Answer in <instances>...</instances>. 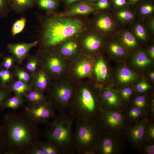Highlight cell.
<instances>
[{"label":"cell","instance_id":"cell-50","mask_svg":"<svg viewBox=\"0 0 154 154\" xmlns=\"http://www.w3.org/2000/svg\"><path fill=\"white\" fill-rule=\"evenodd\" d=\"M148 134L149 137L151 139H154V127L153 126L150 127L148 130Z\"/></svg>","mask_w":154,"mask_h":154},{"label":"cell","instance_id":"cell-3","mask_svg":"<svg viewBox=\"0 0 154 154\" xmlns=\"http://www.w3.org/2000/svg\"><path fill=\"white\" fill-rule=\"evenodd\" d=\"M76 117L75 114L71 111L67 114L60 113L51 121L47 122V128L40 135L55 145L62 154H74L75 150L73 144L72 127Z\"/></svg>","mask_w":154,"mask_h":154},{"label":"cell","instance_id":"cell-35","mask_svg":"<svg viewBox=\"0 0 154 154\" xmlns=\"http://www.w3.org/2000/svg\"><path fill=\"white\" fill-rule=\"evenodd\" d=\"M11 92L7 87L0 86V112L3 110V105L6 100L11 96Z\"/></svg>","mask_w":154,"mask_h":154},{"label":"cell","instance_id":"cell-32","mask_svg":"<svg viewBox=\"0 0 154 154\" xmlns=\"http://www.w3.org/2000/svg\"><path fill=\"white\" fill-rule=\"evenodd\" d=\"M134 62L137 66L144 67L150 64L151 61L144 53L141 52H138L135 56Z\"/></svg>","mask_w":154,"mask_h":154},{"label":"cell","instance_id":"cell-15","mask_svg":"<svg viewBox=\"0 0 154 154\" xmlns=\"http://www.w3.org/2000/svg\"><path fill=\"white\" fill-rule=\"evenodd\" d=\"M49 75L41 66L32 75L33 87L44 94L46 93L52 81Z\"/></svg>","mask_w":154,"mask_h":154},{"label":"cell","instance_id":"cell-52","mask_svg":"<svg viewBox=\"0 0 154 154\" xmlns=\"http://www.w3.org/2000/svg\"><path fill=\"white\" fill-rule=\"evenodd\" d=\"M149 54L151 57L154 58V47L153 46L149 50Z\"/></svg>","mask_w":154,"mask_h":154},{"label":"cell","instance_id":"cell-11","mask_svg":"<svg viewBox=\"0 0 154 154\" xmlns=\"http://www.w3.org/2000/svg\"><path fill=\"white\" fill-rule=\"evenodd\" d=\"M78 36L66 40L52 50L66 60L70 61H73L81 54Z\"/></svg>","mask_w":154,"mask_h":154},{"label":"cell","instance_id":"cell-57","mask_svg":"<svg viewBox=\"0 0 154 154\" xmlns=\"http://www.w3.org/2000/svg\"><path fill=\"white\" fill-rule=\"evenodd\" d=\"M56 0V1H58V0Z\"/></svg>","mask_w":154,"mask_h":154},{"label":"cell","instance_id":"cell-2","mask_svg":"<svg viewBox=\"0 0 154 154\" xmlns=\"http://www.w3.org/2000/svg\"><path fill=\"white\" fill-rule=\"evenodd\" d=\"M38 43L41 50H52L66 40L78 36L89 26L86 16H66L55 12L40 17Z\"/></svg>","mask_w":154,"mask_h":154},{"label":"cell","instance_id":"cell-56","mask_svg":"<svg viewBox=\"0 0 154 154\" xmlns=\"http://www.w3.org/2000/svg\"><path fill=\"white\" fill-rule=\"evenodd\" d=\"M3 55V54L2 53L0 54V57H2Z\"/></svg>","mask_w":154,"mask_h":154},{"label":"cell","instance_id":"cell-26","mask_svg":"<svg viewBox=\"0 0 154 154\" xmlns=\"http://www.w3.org/2000/svg\"><path fill=\"white\" fill-rule=\"evenodd\" d=\"M38 147L42 151L44 154H62L58 148L52 142H39L38 145Z\"/></svg>","mask_w":154,"mask_h":154},{"label":"cell","instance_id":"cell-40","mask_svg":"<svg viewBox=\"0 0 154 154\" xmlns=\"http://www.w3.org/2000/svg\"><path fill=\"white\" fill-rule=\"evenodd\" d=\"M6 149L2 127L0 125V154H5Z\"/></svg>","mask_w":154,"mask_h":154},{"label":"cell","instance_id":"cell-19","mask_svg":"<svg viewBox=\"0 0 154 154\" xmlns=\"http://www.w3.org/2000/svg\"><path fill=\"white\" fill-rule=\"evenodd\" d=\"M6 87L15 95L24 97L26 93L33 87L31 83H27L18 80H13Z\"/></svg>","mask_w":154,"mask_h":154},{"label":"cell","instance_id":"cell-27","mask_svg":"<svg viewBox=\"0 0 154 154\" xmlns=\"http://www.w3.org/2000/svg\"><path fill=\"white\" fill-rule=\"evenodd\" d=\"M36 4L47 13L54 12L59 6L58 1L56 0H36Z\"/></svg>","mask_w":154,"mask_h":154},{"label":"cell","instance_id":"cell-4","mask_svg":"<svg viewBox=\"0 0 154 154\" xmlns=\"http://www.w3.org/2000/svg\"><path fill=\"white\" fill-rule=\"evenodd\" d=\"M99 108L96 96L87 80L76 84L68 109L74 113L77 118L93 121Z\"/></svg>","mask_w":154,"mask_h":154},{"label":"cell","instance_id":"cell-12","mask_svg":"<svg viewBox=\"0 0 154 154\" xmlns=\"http://www.w3.org/2000/svg\"><path fill=\"white\" fill-rule=\"evenodd\" d=\"M114 26L112 18L104 12H97L89 20L88 27L102 37L111 31Z\"/></svg>","mask_w":154,"mask_h":154},{"label":"cell","instance_id":"cell-37","mask_svg":"<svg viewBox=\"0 0 154 154\" xmlns=\"http://www.w3.org/2000/svg\"><path fill=\"white\" fill-rule=\"evenodd\" d=\"M10 10L9 0H0V18L6 17Z\"/></svg>","mask_w":154,"mask_h":154},{"label":"cell","instance_id":"cell-8","mask_svg":"<svg viewBox=\"0 0 154 154\" xmlns=\"http://www.w3.org/2000/svg\"><path fill=\"white\" fill-rule=\"evenodd\" d=\"M95 58L81 54L71 61L66 76L76 84L91 78Z\"/></svg>","mask_w":154,"mask_h":154},{"label":"cell","instance_id":"cell-43","mask_svg":"<svg viewBox=\"0 0 154 154\" xmlns=\"http://www.w3.org/2000/svg\"><path fill=\"white\" fill-rule=\"evenodd\" d=\"M153 6L150 4H147L143 5L140 9L141 13L146 15L151 13L153 10Z\"/></svg>","mask_w":154,"mask_h":154},{"label":"cell","instance_id":"cell-39","mask_svg":"<svg viewBox=\"0 0 154 154\" xmlns=\"http://www.w3.org/2000/svg\"><path fill=\"white\" fill-rule=\"evenodd\" d=\"M135 33L140 39L145 40L146 37V33L144 27L141 24H138L135 27Z\"/></svg>","mask_w":154,"mask_h":154},{"label":"cell","instance_id":"cell-28","mask_svg":"<svg viewBox=\"0 0 154 154\" xmlns=\"http://www.w3.org/2000/svg\"><path fill=\"white\" fill-rule=\"evenodd\" d=\"M13 73L17 80L27 83H31L32 75L24 68L15 65L13 67Z\"/></svg>","mask_w":154,"mask_h":154},{"label":"cell","instance_id":"cell-5","mask_svg":"<svg viewBox=\"0 0 154 154\" xmlns=\"http://www.w3.org/2000/svg\"><path fill=\"white\" fill-rule=\"evenodd\" d=\"M93 121L77 118L76 127L73 132L74 148L80 154L96 153L100 134Z\"/></svg>","mask_w":154,"mask_h":154},{"label":"cell","instance_id":"cell-24","mask_svg":"<svg viewBox=\"0 0 154 154\" xmlns=\"http://www.w3.org/2000/svg\"><path fill=\"white\" fill-rule=\"evenodd\" d=\"M145 130L144 123L142 122L138 123L130 129L129 135L131 138L135 142H140L143 138Z\"/></svg>","mask_w":154,"mask_h":154},{"label":"cell","instance_id":"cell-46","mask_svg":"<svg viewBox=\"0 0 154 154\" xmlns=\"http://www.w3.org/2000/svg\"><path fill=\"white\" fill-rule=\"evenodd\" d=\"M132 93V90L131 88H126L121 91V94L123 98L127 99L130 96Z\"/></svg>","mask_w":154,"mask_h":154},{"label":"cell","instance_id":"cell-7","mask_svg":"<svg viewBox=\"0 0 154 154\" xmlns=\"http://www.w3.org/2000/svg\"><path fill=\"white\" fill-rule=\"evenodd\" d=\"M40 60V66L52 80L66 76L71 61L66 60L52 50H39L37 52Z\"/></svg>","mask_w":154,"mask_h":154},{"label":"cell","instance_id":"cell-22","mask_svg":"<svg viewBox=\"0 0 154 154\" xmlns=\"http://www.w3.org/2000/svg\"><path fill=\"white\" fill-rule=\"evenodd\" d=\"M25 100L23 96L15 95L8 98L4 102L3 109L9 108L16 110L22 106Z\"/></svg>","mask_w":154,"mask_h":154},{"label":"cell","instance_id":"cell-20","mask_svg":"<svg viewBox=\"0 0 154 154\" xmlns=\"http://www.w3.org/2000/svg\"><path fill=\"white\" fill-rule=\"evenodd\" d=\"M35 4L36 0H9L11 9L18 13L24 12Z\"/></svg>","mask_w":154,"mask_h":154},{"label":"cell","instance_id":"cell-51","mask_svg":"<svg viewBox=\"0 0 154 154\" xmlns=\"http://www.w3.org/2000/svg\"><path fill=\"white\" fill-rule=\"evenodd\" d=\"M145 151L148 154H153L154 153V145H151L147 146L145 148Z\"/></svg>","mask_w":154,"mask_h":154},{"label":"cell","instance_id":"cell-45","mask_svg":"<svg viewBox=\"0 0 154 154\" xmlns=\"http://www.w3.org/2000/svg\"><path fill=\"white\" fill-rule=\"evenodd\" d=\"M149 87V85L146 82H143L138 84L136 88L138 92H143L148 90Z\"/></svg>","mask_w":154,"mask_h":154},{"label":"cell","instance_id":"cell-47","mask_svg":"<svg viewBox=\"0 0 154 154\" xmlns=\"http://www.w3.org/2000/svg\"><path fill=\"white\" fill-rule=\"evenodd\" d=\"M126 0H114V4L116 7H121L126 3Z\"/></svg>","mask_w":154,"mask_h":154},{"label":"cell","instance_id":"cell-9","mask_svg":"<svg viewBox=\"0 0 154 154\" xmlns=\"http://www.w3.org/2000/svg\"><path fill=\"white\" fill-rule=\"evenodd\" d=\"M37 124L46 123L56 116L55 110L47 100L34 104H28L23 111Z\"/></svg>","mask_w":154,"mask_h":154},{"label":"cell","instance_id":"cell-33","mask_svg":"<svg viewBox=\"0 0 154 154\" xmlns=\"http://www.w3.org/2000/svg\"><path fill=\"white\" fill-rule=\"evenodd\" d=\"M122 40L123 44L129 48H133L137 44L136 40L131 33L126 32H125L122 37Z\"/></svg>","mask_w":154,"mask_h":154},{"label":"cell","instance_id":"cell-30","mask_svg":"<svg viewBox=\"0 0 154 154\" xmlns=\"http://www.w3.org/2000/svg\"><path fill=\"white\" fill-rule=\"evenodd\" d=\"M119 80L121 82L126 83L134 80L135 75L131 70L126 68L121 69L118 74Z\"/></svg>","mask_w":154,"mask_h":154},{"label":"cell","instance_id":"cell-36","mask_svg":"<svg viewBox=\"0 0 154 154\" xmlns=\"http://www.w3.org/2000/svg\"><path fill=\"white\" fill-rule=\"evenodd\" d=\"M116 16L118 19L123 21H128L133 18V13L130 11L125 9L121 10L117 13Z\"/></svg>","mask_w":154,"mask_h":154},{"label":"cell","instance_id":"cell-31","mask_svg":"<svg viewBox=\"0 0 154 154\" xmlns=\"http://www.w3.org/2000/svg\"><path fill=\"white\" fill-rule=\"evenodd\" d=\"M26 23V20L22 17L16 21L13 24L11 29L12 35L15 36L21 32L25 28Z\"/></svg>","mask_w":154,"mask_h":154},{"label":"cell","instance_id":"cell-53","mask_svg":"<svg viewBox=\"0 0 154 154\" xmlns=\"http://www.w3.org/2000/svg\"><path fill=\"white\" fill-rule=\"evenodd\" d=\"M150 77L151 78L152 80H154V73L153 72L150 73L149 75Z\"/></svg>","mask_w":154,"mask_h":154},{"label":"cell","instance_id":"cell-41","mask_svg":"<svg viewBox=\"0 0 154 154\" xmlns=\"http://www.w3.org/2000/svg\"><path fill=\"white\" fill-rule=\"evenodd\" d=\"M92 4L95 8L99 9H106L108 7L109 4L108 0H98L96 3Z\"/></svg>","mask_w":154,"mask_h":154},{"label":"cell","instance_id":"cell-38","mask_svg":"<svg viewBox=\"0 0 154 154\" xmlns=\"http://www.w3.org/2000/svg\"><path fill=\"white\" fill-rule=\"evenodd\" d=\"M109 48L110 51L115 55L121 56L124 54V51L123 48L117 43H112L110 46Z\"/></svg>","mask_w":154,"mask_h":154},{"label":"cell","instance_id":"cell-49","mask_svg":"<svg viewBox=\"0 0 154 154\" xmlns=\"http://www.w3.org/2000/svg\"><path fill=\"white\" fill-rule=\"evenodd\" d=\"M82 0H63L66 8L68 7L73 3Z\"/></svg>","mask_w":154,"mask_h":154},{"label":"cell","instance_id":"cell-48","mask_svg":"<svg viewBox=\"0 0 154 154\" xmlns=\"http://www.w3.org/2000/svg\"><path fill=\"white\" fill-rule=\"evenodd\" d=\"M30 154H44V153L37 145L33 149Z\"/></svg>","mask_w":154,"mask_h":154},{"label":"cell","instance_id":"cell-14","mask_svg":"<svg viewBox=\"0 0 154 154\" xmlns=\"http://www.w3.org/2000/svg\"><path fill=\"white\" fill-rule=\"evenodd\" d=\"M38 40L32 42L9 43L7 45L8 51L15 58L16 62L20 64L28 56L31 49L36 46L38 43Z\"/></svg>","mask_w":154,"mask_h":154},{"label":"cell","instance_id":"cell-13","mask_svg":"<svg viewBox=\"0 0 154 154\" xmlns=\"http://www.w3.org/2000/svg\"><path fill=\"white\" fill-rule=\"evenodd\" d=\"M95 8L91 3L84 0H81L75 2L62 12L57 13L60 15L74 16H86L94 13Z\"/></svg>","mask_w":154,"mask_h":154},{"label":"cell","instance_id":"cell-29","mask_svg":"<svg viewBox=\"0 0 154 154\" xmlns=\"http://www.w3.org/2000/svg\"><path fill=\"white\" fill-rule=\"evenodd\" d=\"M11 70H6L0 67V86L6 87L13 80L14 76Z\"/></svg>","mask_w":154,"mask_h":154},{"label":"cell","instance_id":"cell-17","mask_svg":"<svg viewBox=\"0 0 154 154\" xmlns=\"http://www.w3.org/2000/svg\"><path fill=\"white\" fill-rule=\"evenodd\" d=\"M95 58L92 74L98 82H103L106 79L108 70L106 64L102 57ZM92 76V75H91Z\"/></svg>","mask_w":154,"mask_h":154},{"label":"cell","instance_id":"cell-1","mask_svg":"<svg viewBox=\"0 0 154 154\" xmlns=\"http://www.w3.org/2000/svg\"><path fill=\"white\" fill-rule=\"evenodd\" d=\"M5 154H30L38 144L40 135L37 124L24 112H9L3 117Z\"/></svg>","mask_w":154,"mask_h":154},{"label":"cell","instance_id":"cell-21","mask_svg":"<svg viewBox=\"0 0 154 154\" xmlns=\"http://www.w3.org/2000/svg\"><path fill=\"white\" fill-rule=\"evenodd\" d=\"M28 104L37 103L46 100L44 94L33 87L29 90L24 97Z\"/></svg>","mask_w":154,"mask_h":154},{"label":"cell","instance_id":"cell-23","mask_svg":"<svg viewBox=\"0 0 154 154\" xmlns=\"http://www.w3.org/2000/svg\"><path fill=\"white\" fill-rule=\"evenodd\" d=\"M102 106L106 104L111 107L117 106L119 104V99L116 94L109 90H105L101 93Z\"/></svg>","mask_w":154,"mask_h":154},{"label":"cell","instance_id":"cell-42","mask_svg":"<svg viewBox=\"0 0 154 154\" xmlns=\"http://www.w3.org/2000/svg\"><path fill=\"white\" fill-rule=\"evenodd\" d=\"M141 109L138 108H131L129 111V116L132 119H136L140 116L143 113Z\"/></svg>","mask_w":154,"mask_h":154},{"label":"cell","instance_id":"cell-55","mask_svg":"<svg viewBox=\"0 0 154 154\" xmlns=\"http://www.w3.org/2000/svg\"><path fill=\"white\" fill-rule=\"evenodd\" d=\"M129 0L131 3H134L136 2H137L138 0Z\"/></svg>","mask_w":154,"mask_h":154},{"label":"cell","instance_id":"cell-34","mask_svg":"<svg viewBox=\"0 0 154 154\" xmlns=\"http://www.w3.org/2000/svg\"><path fill=\"white\" fill-rule=\"evenodd\" d=\"M3 59L0 67L6 70H11L16 61L15 58L12 55L5 56L3 57Z\"/></svg>","mask_w":154,"mask_h":154},{"label":"cell","instance_id":"cell-6","mask_svg":"<svg viewBox=\"0 0 154 154\" xmlns=\"http://www.w3.org/2000/svg\"><path fill=\"white\" fill-rule=\"evenodd\" d=\"M76 84L66 76L52 80L46 96L55 110L62 113L68 108Z\"/></svg>","mask_w":154,"mask_h":154},{"label":"cell","instance_id":"cell-10","mask_svg":"<svg viewBox=\"0 0 154 154\" xmlns=\"http://www.w3.org/2000/svg\"><path fill=\"white\" fill-rule=\"evenodd\" d=\"M102 38L89 27L83 31L78 36L81 54L94 58L93 55L102 46Z\"/></svg>","mask_w":154,"mask_h":154},{"label":"cell","instance_id":"cell-44","mask_svg":"<svg viewBox=\"0 0 154 154\" xmlns=\"http://www.w3.org/2000/svg\"><path fill=\"white\" fill-rule=\"evenodd\" d=\"M135 105L140 109L144 108L146 105V100L145 97L143 96L137 97L134 101Z\"/></svg>","mask_w":154,"mask_h":154},{"label":"cell","instance_id":"cell-54","mask_svg":"<svg viewBox=\"0 0 154 154\" xmlns=\"http://www.w3.org/2000/svg\"><path fill=\"white\" fill-rule=\"evenodd\" d=\"M98 0H87V1L90 3H94Z\"/></svg>","mask_w":154,"mask_h":154},{"label":"cell","instance_id":"cell-25","mask_svg":"<svg viewBox=\"0 0 154 154\" xmlns=\"http://www.w3.org/2000/svg\"><path fill=\"white\" fill-rule=\"evenodd\" d=\"M40 66V58L37 52L34 55H28L27 61L24 68L32 75Z\"/></svg>","mask_w":154,"mask_h":154},{"label":"cell","instance_id":"cell-16","mask_svg":"<svg viewBox=\"0 0 154 154\" xmlns=\"http://www.w3.org/2000/svg\"><path fill=\"white\" fill-rule=\"evenodd\" d=\"M100 121L102 124L116 128L120 126L123 120L122 115L115 111H100L99 114Z\"/></svg>","mask_w":154,"mask_h":154},{"label":"cell","instance_id":"cell-18","mask_svg":"<svg viewBox=\"0 0 154 154\" xmlns=\"http://www.w3.org/2000/svg\"><path fill=\"white\" fill-rule=\"evenodd\" d=\"M115 143L112 139L102 137L100 135L97 143L96 153L103 154H111L116 151Z\"/></svg>","mask_w":154,"mask_h":154}]
</instances>
